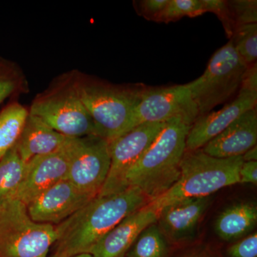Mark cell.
I'll use <instances>...</instances> for the list:
<instances>
[{
    "mask_svg": "<svg viewBox=\"0 0 257 257\" xmlns=\"http://www.w3.org/2000/svg\"><path fill=\"white\" fill-rule=\"evenodd\" d=\"M210 203V197L187 198L171 203L159 210L157 226L172 246L184 244L195 236Z\"/></svg>",
    "mask_w": 257,
    "mask_h": 257,
    "instance_id": "cell-12",
    "label": "cell"
},
{
    "mask_svg": "<svg viewBox=\"0 0 257 257\" xmlns=\"http://www.w3.org/2000/svg\"><path fill=\"white\" fill-rule=\"evenodd\" d=\"M28 115V109L18 102L0 112V160L16 145Z\"/></svg>",
    "mask_w": 257,
    "mask_h": 257,
    "instance_id": "cell-20",
    "label": "cell"
},
{
    "mask_svg": "<svg viewBox=\"0 0 257 257\" xmlns=\"http://www.w3.org/2000/svg\"><path fill=\"white\" fill-rule=\"evenodd\" d=\"M240 184H257V162H243L239 171Z\"/></svg>",
    "mask_w": 257,
    "mask_h": 257,
    "instance_id": "cell-29",
    "label": "cell"
},
{
    "mask_svg": "<svg viewBox=\"0 0 257 257\" xmlns=\"http://www.w3.org/2000/svg\"><path fill=\"white\" fill-rule=\"evenodd\" d=\"M72 139L58 151L34 157L27 162L23 183L15 199L27 206L42 192L66 179Z\"/></svg>",
    "mask_w": 257,
    "mask_h": 257,
    "instance_id": "cell-13",
    "label": "cell"
},
{
    "mask_svg": "<svg viewBox=\"0 0 257 257\" xmlns=\"http://www.w3.org/2000/svg\"><path fill=\"white\" fill-rule=\"evenodd\" d=\"M158 211L151 204L130 214L94 245V257H125L144 229L157 223Z\"/></svg>",
    "mask_w": 257,
    "mask_h": 257,
    "instance_id": "cell-15",
    "label": "cell"
},
{
    "mask_svg": "<svg viewBox=\"0 0 257 257\" xmlns=\"http://www.w3.org/2000/svg\"><path fill=\"white\" fill-rule=\"evenodd\" d=\"M109 142L97 135L72 138L66 179L81 192L97 197L110 168Z\"/></svg>",
    "mask_w": 257,
    "mask_h": 257,
    "instance_id": "cell-8",
    "label": "cell"
},
{
    "mask_svg": "<svg viewBox=\"0 0 257 257\" xmlns=\"http://www.w3.org/2000/svg\"><path fill=\"white\" fill-rule=\"evenodd\" d=\"M177 116L192 124L199 117L197 106L186 84L164 87H145L134 111L127 132L144 123L166 122Z\"/></svg>",
    "mask_w": 257,
    "mask_h": 257,
    "instance_id": "cell-9",
    "label": "cell"
},
{
    "mask_svg": "<svg viewBox=\"0 0 257 257\" xmlns=\"http://www.w3.org/2000/svg\"><path fill=\"white\" fill-rule=\"evenodd\" d=\"M248 67L231 40L216 51L204 74L186 84L197 106L199 116L210 112L236 94Z\"/></svg>",
    "mask_w": 257,
    "mask_h": 257,
    "instance_id": "cell-7",
    "label": "cell"
},
{
    "mask_svg": "<svg viewBox=\"0 0 257 257\" xmlns=\"http://www.w3.org/2000/svg\"><path fill=\"white\" fill-rule=\"evenodd\" d=\"M171 246L172 245L155 223L143 230L125 256L171 257Z\"/></svg>",
    "mask_w": 257,
    "mask_h": 257,
    "instance_id": "cell-21",
    "label": "cell"
},
{
    "mask_svg": "<svg viewBox=\"0 0 257 257\" xmlns=\"http://www.w3.org/2000/svg\"><path fill=\"white\" fill-rule=\"evenodd\" d=\"M241 89L257 92V67L256 63L249 66L243 75L241 82Z\"/></svg>",
    "mask_w": 257,
    "mask_h": 257,
    "instance_id": "cell-30",
    "label": "cell"
},
{
    "mask_svg": "<svg viewBox=\"0 0 257 257\" xmlns=\"http://www.w3.org/2000/svg\"><path fill=\"white\" fill-rule=\"evenodd\" d=\"M230 40L246 65L249 67L256 63L257 23L241 25L235 28Z\"/></svg>",
    "mask_w": 257,
    "mask_h": 257,
    "instance_id": "cell-23",
    "label": "cell"
},
{
    "mask_svg": "<svg viewBox=\"0 0 257 257\" xmlns=\"http://www.w3.org/2000/svg\"><path fill=\"white\" fill-rule=\"evenodd\" d=\"M257 223V207L253 202L232 204L221 211L216 219L215 231L219 239L232 242L247 236Z\"/></svg>",
    "mask_w": 257,
    "mask_h": 257,
    "instance_id": "cell-18",
    "label": "cell"
},
{
    "mask_svg": "<svg viewBox=\"0 0 257 257\" xmlns=\"http://www.w3.org/2000/svg\"><path fill=\"white\" fill-rule=\"evenodd\" d=\"M204 13L202 0H169L159 23H169L184 17L195 18Z\"/></svg>",
    "mask_w": 257,
    "mask_h": 257,
    "instance_id": "cell-24",
    "label": "cell"
},
{
    "mask_svg": "<svg viewBox=\"0 0 257 257\" xmlns=\"http://www.w3.org/2000/svg\"><path fill=\"white\" fill-rule=\"evenodd\" d=\"M204 13H214L224 26L226 35L231 38L234 27L231 20L228 1L224 0H202Z\"/></svg>",
    "mask_w": 257,
    "mask_h": 257,
    "instance_id": "cell-26",
    "label": "cell"
},
{
    "mask_svg": "<svg viewBox=\"0 0 257 257\" xmlns=\"http://www.w3.org/2000/svg\"><path fill=\"white\" fill-rule=\"evenodd\" d=\"M166 122L144 123L109 142L110 168L98 196L122 192L123 180L126 172L150 148Z\"/></svg>",
    "mask_w": 257,
    "mask_h": 257,
    "instance_id": "cell-10",
    "label": "cell"
},
{
    "mask_svg": "<svg viewBox=\"0 0 257 257\" xmlns=\"http://www.w3.org/2000/svg\"><path fill=\"white\" fill-rule=\"evenodd\" d=\"M243 162H256L257 160V147L254 146L248 150L242 155Z\"/></svg>",
    "mask_w": 257,
    "mask_h": 257,
    "instance_id": "cell-31",
    "label": "cell"
},
{
    "mask_svg": "<svg viewBox=\"0 0 257 257\" xmlns=\"http://www.w3.org/2000/svg\"><path fill=\"white\" fill-rule=\"evenodd\" d=\"M226 257H257V234L253 232L234 241L226 249Z\"/></svg>",
    "mask_w": 257,
    "mask_h": 257,
    "instance_id": "cell-27",
    "label": "cell"
},
{
    "mask_svg": "<svg viewBox=\"0 0 257 257\" xmlns=\"http://www.w3.org/2000/svg\"><path fill=\"white\" fill-rule=\"evenodd\" d=\"M26 165L19 155L16 145L0 160V206L15 199L23 183Z\"/></svg>",
    "mask_w": 257,
    "mask_h": 257,
    "instance_id": "cell-19",
    "label": "cell"
},
{
    "mask_svg": "<svg viewBox=\"0 0 257 257\" xmlns=\"http://www.w3.org/2000/svg\"><path fill=\"white\" fill-rule=\"evenodd\" d=\"M242 156L217 158L202 149L186 151L180 164L178 180L150 204L159 211L166 205L187 198L210 197L217 191L239 183Z\"/></svg>",
    "mask_w": 257,
    "mask_h": 257,
    "instance_id": "cell-4",
    "label": "cell"
},
{
    "mask_svg": "<svg viewBox=\"0 0 257 257\" xmlns=\"http://www.w3.org/2000/svg\"><path fill=\"white\" fill-rule=\"evenodd\" d=\"M70 139L29 114L16 147L22 160L27 163L34 157L58 151Z\"/></svg>",
    "mask_w": 257,
    "mask_h": 257,
    "instance_id": "cell-17",
    "label": "cell"
},
{
    "mask_svg": "<svg viewBox=\"0 0 257 257\" xmlns=\"http://www.w3.org/2000/svg\"><path fill=\"white\" fill-rule=\"evenodd\" d=\"M72 257H94L90 253H82Z\"/></svg>",
    "mask_w": 257,
    "mask_h": 257,
    "instance_id": "cell-32",
    "label": "cell"
},
{
    "mask_svg": "<svg viewBox=\"0 0 257 257\" xmlns=\"http://www.w3.org/2000/svg\"><path fill=\"white\" fill-rule=\"evenodd\" d=\"M26 89V79L21 69L15 62L0 57V104Z\"/></svg>",
    "mask_w": 257,
    "mask_h": 257,
    "instance_id": "cell-22",
    "label": "cell"
},
{
    "mask_svg": "<svg viewBox=\"0 0 257 257\" xmlns=\"http://www.w3.org/2000/svg\"><path fill=\"white\" fill-rule=\"evenodd\" d=\"M72 77L96 135L110 142L126 133L145 87L115 85L77 72Z\"/></svg>",
    "mask_w": 257,
    "mask_h": 257,
    "instance_id": "cell-3",
    "label": "cell"
},
{
    "mask_svg": "<svg viewBox=\"0 0 257 257\" xmlns=\"http://www.w3.org/2000/svg\"><path fill=\"white\" fill-rule=\"evenodd\" d=\"M256 103L257 92L240 88L237 96L220 110L210 111L196 119L187 135L186 151L202 149L239 116L256 107Z\"/></svg>",
    "mask_w": 257,
    "mask_h": 257,
    "instance_id": "cell-14",
    "label": "cell"
},
{
    "mask_svg": "<svg viewBox=\"0 0 257 257\" xmlns=\"http://www.w3.org/2000/svg\"><path fill=\"white\" fill-rule=\"evenodd\" d=\"M58 237L57 225L34 221L19 199L0 206V257H48Z\"/></svg>",
    "mask_w": 257,
    "mask_h": 257,
    "instance_id": "cell-5",
    "label": "cell"
},
{
    "mask_svg": "<svg viewBox=\"0 0 257 257\" xmlns=\"http://www.w3.org/2000/svg\"><path fill=\"white\" fill-rule=\"evenodd\" d=\"M177 257H210L204 256V255H199V254H184L181 255V256H179Z\"/></svg>",
    "mask_w": 257,
    "mask_h": 257,
    "instance_id": "cell-33",
    "label": "cell"
},
{
    "mask_svg": "<svg viewBox=\"0 0 257 257\" xmlns=\"http://www.w3.org/2000/svg\"><path fill=\"white\" fill-rule=\"evenodd\" d=\"M257 111L253 108L239 116L224 131L206 144L202 150L217 158L242 156L256 146Z\"/></svg>",
    "mask_w": 257,
    "mask_h": 257,
    "instance_id": "cell-16",
    "label": "cell"
},
{
    "mask_svg": "<svg viewBox=\"0 0 257 257\" xmlns=\"http://www.w3.org/2000/svg\"><path fill=\"white\" fill-rule=\"evenodd\" d=\"M168 3L169 0H143L135 2V8L138 14L147 20L159 23Z\"/></svg>",
    "mask_w": 257,
    "mask_h": 257,
    "instance_id": "cell-28",
    "label": "cell"
},
{
    "mask_svg": "<svg viewBox=\"0 0 257 257\" xmlns=\"http://www.w3.org/2000/svg\"><path fill=\"white\" fill-rule=\"evenodd\" d=\"M29 114L69 138L96 135L95 126L74 87L72 74L62 77L32 101Z\"/></svg>",
    "mask_w": 257,
    "mask_h": 257,
    "instance_id": "cell-6",
    "label": "cell"
},
{
    "mask_svg": "<svg viewBox=\"0 0 257 257\" xmlns=\"http://www.w3.org/2000/svg\"><path fill=\"white\" fill-rule=\"evenodd\" d=\"M192 125L181 116L167 121L150 148L126 172L122 191L137 187L153 201L169 190L180 176Z\"/></svg>",
    "mask_w": 257,
    "mask_h": 257,
    "instance_id": "cell-2",
    "label": "cell"
},
{
    "mask_svg": "<svg viewBox=\"0 0 257 257\" xmlns=\"http://www.w3.org/2000/svg\"><path fill=\"white\" fill-rule=\"evenodd\" d=\"M228 5L234 29L241 25L257 23L256 0L228 1Z\"/></svg>",
    "mask_w": 257,
    "mask_h": 257,
    "instance_id": "cell-25",
    "label": "cell"
},
{
    "mask_svg": "<svg viewBox=\"0 0 257 257\" xmlns=\"http://www.w3.org/2000/svg\"><path fill=\"white\" fill-rule=\"evenodd\" d=\"M50 257H58L57 256H56L55 254H53V255H52V256H50Z\"/></svg>",
    "mask_w": 257,
    "mask_h": 257,
    "instance_id": "cell-34",
    "label": "cell"
},
{
    "mask_svg": "<svg viewBox=\"0 0 257 257\" xmlns=\"http://www.w3.org/2000/svg\"><path fill=\"white\" fill-rule=\"evenodd\" d=\"M62 179L31 201L27 209L34 221L57 225L73 215L94 199Z\"/></svg>",
    "mask_w": 257,
    "mask_h": 257,
    "instance_id": "cell-11",
    "label": "cell"
},
{
    "mask_svg": "<svg viewBox=\"0 0 257 257\" xmlns=\"http://www.w3.org/2000/svg\"><path fill=\"white\" fill-rule=\"evenodd\" d=\"M151 202L137 187H130L110 195L97 196L57 225L59 237L54 254L72 257L89 253L120 221Z\"/></svg>",
    "mask_w": 257,
    "mask_h": 257,
    "instance_id": "cell-1",
    "label": "cell"
}]
</instances>
